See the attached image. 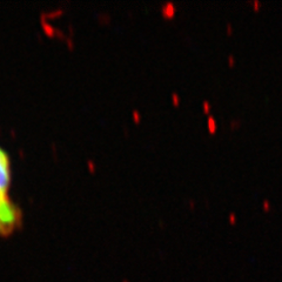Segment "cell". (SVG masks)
Instances as JSON below:
<instances>
[{
  "instance_id": "6da1fadb",
  "label": "cell",
  "mask_w": 282,
  "mask_h": 282,
  "mask_svg": "<svg viewBox=\"0 0 282 282\" xmlns=\"http://www.w3.org/2000/svg\"><path fill=\"white\" fill-rule=\"evenodd\" d=\"M18 216L8 196L0 194V233L7 234L17 225Z\"/></svg>"
},
{
  "instance_id": "7a4b0ae2",
  "label": "cell",
  "mask_w": 282,
  "mask_h": 282,
  "mask_svg": "<svg viewBox=\"0 0 282 282\" xmlns=\"http://www.w3.org/2000/svg\"><path fill=\"white\" fill-rule=\"evenodd\" d=\"M9 186V161L6 153L0 148V194L7 196Z\"/></svg>"
}]
</instances>
